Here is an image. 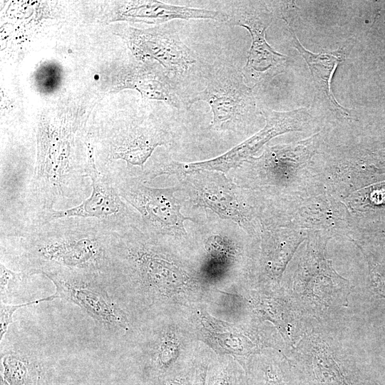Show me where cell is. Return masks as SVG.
Wrapping results in <instances>:
<instances>
[{"mask_svg": "<svg viewBox=\"0 0 385 385\" xmlns=\"http://www.w3.org/2000/svg\"><path fill=\"white\" fill-rule=\"evenodd\" d=\"M86 124L83 118L66 115L40 121L36 160L19 225H34L58 205L76 206L86 199L91 183L87 173Z\"/></svg>", "mask_w": 385, "mask_h": 385, "instance_id": "6da1fadb", "label": "cell"}, {"mask_svg": "<svg viewBox=\"0 0 385 385\" xmlns=\"http://www.w3.org/2000/svg\"><path fill=\"white\" fill-rule=\"evenodd\" d=\"M116 230L91 218L63 217L1 234L16 240L21 271L41 274H101L108 277Z\"/></svg>", "mask_w": 385, "mask_h": 385, "instance_id": "7a4b0ae2", "label": "cell"}, {"mask_svg": "<svg viewBox=\"0 0 385 385\" xmlns=\"http://www.w3.org/2000/svg\"><path fill=\"white\" fill-rule=\"evenodd\" d=\"M95 143L96 163L98 170L109 177L118 164L124 163L115 183L143 181L144 164L154 150L169 141L168 130L158 124L131 120L121 124L101 125L88 131Z\"/></svg>", "mask_w": 385, "mask_h": 385, "instance_id": "3957f363", "label": "cell"}, {"mask_svg": "<svg viewBox=\"0 0 385 385\" xmlns=\"http://www.w3.org/2000/svg\"><path fill=\"white\" fill-rule=\"evenodd\" d=\"M46 277L54 284L57 299L79 307L110 334H118L129 330L128 317L117 301L119 297L106 275L62 273Z\"/></svg>", "mask_w": 385, "mask_h": 385, "instance_id": "277c9868", "label": "cell"}, {"mask_svg": "<svg viewBox=\"0 0 385 385\" xmlns=\"http://www.w3.org/2000/svg\"><path fill=\"white\" fill-rule=\"evenodd\" d=\"M206 102L211 108L214 130H234L247 123L257 111L252 88L244 75L230 63L218 64L209 72L207 85L188 101V105Z\"/></svg>", "mask_w": 385, "mask_h": 385, "instance_id": "5b68a950", "label": "cell"}, {"mask_svg": "<svg viewBox=\"0 0 385 385\" xmlns=\"http://www.w3.org/2000/svg\"><path fill=\"white\" fill-rule=\"evenodd\" d=\"M87 173L91 183L88 197L81 204L66 210H53L42 216L34 225L45 224L63 217H83L99 220L116 231L130 227L141 228L140 215L133 211L120 195L113 182L97 168L94 147L86 141Z\"/></svg>", "mask_w": 385, "mask_h": 385, "instance_id": "8992f818", "label": "cell"}, {"mask_svg": "<svg viewBox=\"0 0 385 385\" xmlns=\"http://www.w3.org/2000/svg\"><path fill=\"white\" fill-rule=\"evenodd\" d=\"M225 13L227 24L245 28L251 36L252 43L242 71L246 83H253L254 86L283 72L288 57L277 52L265 38L274 18L267 1H232Z\"/></svg>", "mask_w": 385, "mask_h": 385, "instance_id": "52a82bcc", "label": "cell"}, {"mask_svg": "<svg viewBox=\"0 0 385 385\" xmlns=\"http://www.w3.org/2000/svg\"><path fill=\"white\" fill-rule=\"evenodd\" d=\"M120 195L135 208L141 218L140 230L153 235L184 232L183 222L190 219L180 212L174 188H154L140 182L116 186Z\"/></svg>", "mask_w": 385, "mask_h": 385, "instance_id": "ba28073f", "label": "cell"}, {"mask_svg": "<svg viewBox=\"0 0 385 385\" xmlns=\"http://www.w3.org/2000/svg\"><path fill=\"white\" fill-rule=\"evenodd\" d=\"M261 114L265 119V127L225 154L203 162L185 164L188 172L200 170L227 171L252 158L272 138L292 131H300L310 120L309 109L299 108L289 111H277L262 108Z\"/></svg>", "mask_w": 385, "mask_h": 385, "instance_id": "9c48e42d", "label": "cell"}, {"mask_svg": "<svg viewBox=\"0 0 385 385\" xmlns=\"http://www.w3.org/2000/svg\"><path fill=\"white\" fill-rule=\"evenodd\" d=\"M125 36L136 57L158 61L169 75H183L196 62L191 49L167 28H129Z\"/></svg>", "mask_w": 385, "mask_h": 385, "instance_id": "30bf717a", "label": "cell"}, {"mask_svg": "<svg viewBox=\"0 0 385 385\" xmlns=\"http://www.w3.org/2000/svg\"><path fill=\"white\" fill-rule=\"evenodd\" d=\"M286 24L292 46L305 60L310 70L318 101L335 114L350 118L349 110L337 102L331 90L332 76L337 67L344 60L347 47L340 46L335 51L317 53L311 52L300 43L292 26Z\"/></svg>", "mask_w": 385, "mask_h": 385, "instance_id": "8fae6325", "label": "cell"}, {"mask_svg": "<svg viewBox=\"0 0 385 385\" xmlns=\"http://www.w3.org/2000/svg\"><path fill=\"white\" fill-rule=\"evenodd\" d=\"M120 19L162 24L173 19H212L227 23L225 11L168 4L157 1L123 2L118 9Z\"/></svg>", "mask_w": 385, "mask_h": 385, "instance_id": "7c38bea8", "label": "cell"}, {"mask_svg": "<svg viewBox=\"0 0 385 385\" xmlns=\"http://www.w3.org/2000/svg\"><path fill=\"white\" fill-rule=\"evenodd\" d=\"M120 86L136 89L145 98L160 100L177 108L180 107L178 96L165 78L145 66L127 69L121 76Z\"/></svg>", "mask_w": 385, "mask_h": 385, "instance_id": "4fadbf2b", "label": "cell"}, {"mask_svg": "<svg viewBox=\"0 0 385 385\" xmlns=\"http://www.w3.org/2000/svg\"><path fill=\"white\" fill-rule=\"evenodd\" d=\"M200 173L195 178V185L202 202L225 217L241 219L239 203L230 186L220 176Z\"/></svg>", "mask_w": 385, "mask_h": 385, "instance_id": "5bb4252c", "label": "cell"}, {"mask_svg": "<svg viewBox=\"0 0 385 385\" xmlns=\"http://www.w3.org/2000/svg\"><path fill=\"white\" fill-rule=\"evenodd\" d=\"M31 275L24 271L14 272L7 268L1 259L0 262V292L1 302H6L11 294L26 284V279Z\"/></svg>", "mask_w": 385, "mask_h": 385, "instance_id": "9a60e30c", "label": "cell"}, {"mask_svg": "<svg viewBox=\"0 0 385 385\" xmlns=\"http://www.w3.org/2000/svg\"><path fill=\"white\" fill-rule=\"evenodd\" d=\"M57 299V297L53 293L49 296H47L43 298L29 301L27 302L18 304H10L5 302H1L0 304V339L1 343H2L3 339L5 334L6 333L9 324L12 322L13 314L14 312L19 308L27 307L29 305H33L35 304H38L43 302L53 301Z\"/></svg>", "mask_w": 385, "mask_h": 385, "instance_id": "2e32d148", "label": "cell"}, {"mask_svg": "<svg viewBox=\"0 0 385 385\" xmlns=\"http://www.w3.org/2000/svg\"><path fill=\"white\" fill-rule=\"evenodd\" d=\"M316 374L323 385H346L343 375L331 359H319L317 361Z\"/></svg>", "mask_w": 385, "mask_h": 385, "instance_id": "e0dca14e", "label": "cell"}, {"mask_svg": "<svg viewBox=\"0 0 385 385\" xmlns=\"http://www.w3.org/2000/svg\"><path fill=\"white\" fill-rule=\"evenodd\" d=\"M268 385H279L278 384L275 383L274 381H271L268 383Z\"/></svg>", "mask_w": 385, "mask_h": 385, "instance_id": "ac0fdd59", "label": "cell"}, {"mask_svg": "<svg viewBox=\"0 0 385 385\" xmlns=\"http://www.w3.org/2000/svg\"><path fill=\"white\" fill-rule=\"evenodd\" d=\"M378 385V384H377Z\"/></svg>", "mask_w": 385, "mask_h": 385, "instance_id": "d6986e66", "label": "cell"}]
</instances>
